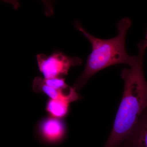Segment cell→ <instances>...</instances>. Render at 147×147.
I'll use <instances>...</instances> for the list:
<instances>
[{"instance_id": "5b68a950", "label": "cell", "mask_w": 147, "mask_h": 147, "mask_svg": "<svg viewBox=\"0 0 147 147\" xmlns=\"http://www.w3.org/2000/svg\"><path fill=\"white\" fill-rule=\"evenodd\" d=\"M122 147H147V108Z\"/></svg>"}, {"instance_id": "8992f818", "label": "cell", "mask_w": 147, "mask_h": 147, "mask_svg": "<svg viewBox=\"0 0 147 147\" xmlns=\"http://www.w3.org/2000/svg\"><path fill=\"white\" fill-rule=\"evenodd\" d=\"M41 131L45 139L54 142L59 140L63 137L65 133L64 126L60 121L56 119L49 118L42 123Z\"/></svg>"}, {"instance_id": "3957f363", "label": "cell", "mask_w": 147, "mask_h": 147, "mask_svg": "<svg viewBox=\"0 0 147 147\" xmlns=\"http://www.w3.org/2000/svg\"><path fill=\"white\" fill-rule=\"evenodd\" d=\"M36 59L40 71L45 79L67 75L70 67L80 65L82 63V60L79 57H71L59 52H56L49 56L38 54Z\"/></svg>"}, {"instance_id": "52a82bcc", "label": "cell", "mask_w": 147, "mask_h": 147, "mask_svg": "<svg viewBox=\"0 0 147 147\" xmlns=\"http://www.w3.org/2000/svg\"><path fill=\"white\" fill-rule=\"evenodd\" d=\"M69 103L59 100L50 99L46 106V110L54 117H63L67 114Z\"/></svg>"}, {"instance_id": "277c9868", "label": "cell", "mask_w": 147, "mask_h": 147, "mask_svg": "<svg viewBox=\"0 0 147 147\" xmlns=\"http://www.w3.org/2000/svg\"><path fill=\"white\" fill-rule=\"evenodd\" d=\"M33 89L36 92H42L51 99L63 100L70 103L79 99V95L74 87L66 91H60L47 86L44 83L43 78L36 77L33 82Z\"/></svg>"}, {"instance_id": "ba28073f", "label": "cell", "mask_w": 147, "mask_h": 147, "mask_svg": "<svg viewBox=\"0 0 147 147\" xmlns=\"http://www.w3.org/2000/svg\"><path fill=\"white\" fill-rule=\"evenodd\" d=\"M147 38V31H146V38Z\"/></svg>"}, {"instance_id": "7a4b0ae2", "label": "cell", "mask_w": 147, "mask_h": 147, "mask_svg": "<svg viewBox=\"0 0 147 147\" xmlns=\"http://www.w3.org/2000/svg\"><path fill=\"white\" fill-rule=\"evenodd\" d=\"M131 26L129 18H122L117 24L118 34L113 38L106 40L93 36L83 28L81 23L75 22L76 29L89 40L92 48L85 69L74 84L76 90L81 89L92 76L103 69L119 64L131 66L134 63L137 56L128 55L125 47V36Z\"/></svg>"}, {"instance_id": "6da1fadb", "label": "cell", "mask_w": 147, "mask_h": 147, "mask_svg": "<svg viewBox=\"0 0 147 147\" xmlns=\"http://www.w3.org/2000/svg\"><path fill=\"white\" fill-rule=\"evenodd\" d=\"M136 61L129 69L121 70L124 81L123 96L117 113L111 134L104 147H120L147 108V82L143 69L146 48L139 46Z\"/></svg>"}]
</instances>
